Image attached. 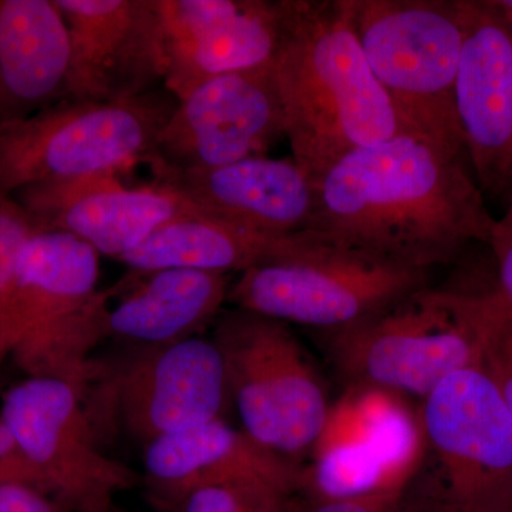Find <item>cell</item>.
I'll return each instance as SVG.
<instances>
[{
	"mask_svg": "<svg viewBox=\"0 0 512 512\" xmlns=\"http://www.w3.org/2000/svg\"><path fill=\"white\" fill-rule=\"evenodd\" d=\"M379 387L349 384L330 406L303 463L299 497L390 503L407 497L426 454L420 406Z\"/></svg>",
	"mask_w": 512,
	"mask_h": 512,
	"instance_id": "30bf717a",
	"label": "cell"
},
{
	"mask_svg": "<svg viewBox=\"0 0 512 512\" xmlns=\"http://www.w3.org/2000/svg\"><path fill=\"white\" fill-rule=\"evenodd\" d=\"M178 99L165 87L120 101L64 99L29 119L0 126V192L120 175L153 163Z\"/></svg>",
	"mask_w": 512,
	"mask_h": 512,
	"instance_id": "277c9868",
	"label": "cell"
},
{
	"mask_svg": "<svg viewBox=\"0 0 512 512\" xmlns=\"http://www.w3.org/2000/svg\"><path fill=\"white\" fill-rule=\"evenodd\" d=\"M3 421L36 490L70 512H109L114 498L143 485L133 468L101 451L83 400L66 383L28 377L2 397Z\"/></svg>",
	"mask_w": 512,
	"mask_h": 512,
	"instance_id": "8fae6325",
	"label": "cell"
},
{
	"mask_svg": "<svg viewBox=\"0 0 512 512\" xmlns=\"http://www.w3.org/2000/svg\"><path fill=\"white\" fill-rule=\"evenodd\" d=\"M99 276L100 255L86 242L57 231L33 235L0 298V366L23 336L92 298Z\"/></svg>",
	"mask_w": 512,
	"mask_h": 512,
	"instance_id": "d6986e66",
	"label": "cell"
},
{
	"mask_svg": "<svg viewBox=\"0 0 512 512\" xmlns=\"http://www.w3.org/2000/svg\"><path fill=\"white\" fill-rule=\"evenodd\" d=\"M312 183L306 232L400 264L431 271L493 231L466 150L426 134L350 151Z\"/></svg>",
	"mask_w": 512,
	"mask_h": 512,
	"instance_id": "6da1fadb",
	"label": "cell"
},
{
	"mask_svg": "<svg viewBox=\"0 0 512 512\" xmlns=\"http://www.w3.org/2000/svg\"><path fill=\"white\" fill-rule=\"evenodd\" d=\"M35 218L12 195L0 192V298L8 288L20 252L37 232Z\"/></svg>",
	"mask_w": 512,
	"mask_h": 512,
	"instance_id": "484cf974",
	"label": "cell"
},
{
	"mask_svg": "<svg viewBox=\"0 0 512 512\" xmlns=\"http://www.w3.org/2000/svg\"><path fill=\"white\" fill-rule=\"evenodd\" d=\"M0 483H19L35 487L25 458L19 453L8 427L0 420Z\"/></svg>",
	"mask_w": 512,
	"mask_h": 512,
	"instance_id": "f546056e",
	"label": "cell"
},
{
	"mask_svg": "<svg viewBox=\"0 0 512 512\" xmlns=\"http://www.w3.org/2000/svg\"><path fill=\"white\" fill-rule=\"evenodd\" d=\"M493 249L497 264L495 291L512 308V194L508 197L507 210L500 220H495L488 244Z\"/></svg>",
	"mask_w": 512,
	"mask_h": 512,
	"instance_id": "4316f807",
	"label": "cell"
},
{
	"mask_svg": "<svg viewBox=\"0 0 512 512\" xmlns=\"http://www.w3.org/2000/svg\"><path fill=\"white\" fill-rule=\"evenodd\" d=\"M463 49L456 113L478 187L512 194V29L493 2L460 0Z\"/></svg>",
	"mask_w": 512,
	"mask_h": 512,
	"instance_id": "5bb4252c",
	"label": "cell"
},
{
	"mask_svg": "<svg viewBox=\"0 0 512 512\" xmlns=\"http://www.w3.org/2000/svg\"><path fill=\"white\" fill-rule=\"evenodd\" d=\"M70 37L55 0H0V126L67 99Z\"/></svg>",
	"mask_w": 512,
	"mask_h": 512,
	"instance_id": "ffe728a7",
	"label": "cell"
},
{
	"mask_svg": "<svg viewBox=\"0 0 512 512\" xmlns=\"http://www.w3.org/2000/svg\"><path fill=\"white\" fill-rule=\"evenodd\" d=\"M298 495L261 484L197 488L163 512H298Z\"/></svg>",
	"mask_w": 512,
	"mask_h": 512,
	"instance_id": "cb8c5ba5",
	"label": "cell"
},
{
	"mask_svg": "<svg viewBox=\"0 0 512 512\" xmlns=\"http://www.w3.org/2000/svg\"><path fill=\"white\" fill-rule=\"evenodd\" d=\"M367 63L400 130L464 147L456 113L460 0H348Z\"/></svg>",
	"mask_w": 512,
	"mask_h": 512,
	"instance_id": "8992f818",
	"label": "cell"
},
{
	"mask_svg": "<svg viewBox=\"0 0 512 512\" xmlns=\"http://www.w3.org/2000/svg\"><path fill=\"white\" fill-rule=\"evenodd\" d=\"M481 367L512 417V308L495 288L485 292Z\"/></svg>",
	"mask_w": 512,
	"mask_h": 512,
	"instance_id": "d4e9b609",
	"label": "cell"
},
{
	"mask_svg": "<svg viewBox=\"0 0 512 512\" xmlns=\"http://www.w3.org/2000/svg\"><path fill=\"white\" fill-rule=\"evenodd\" d=\"M12 197L43 231L72 235L116 261L161 225L197 212L163 185L127 187L117 174L30 185Z\"/></svg>",
	"mask_w": 512,
	"mask_h": 512,
	"instance_id": "2e32d148",
	"label": "cell"
},
{
	"mask_svg": "<svg viewBox=\"0 0 512 512\" xmlns=\"http://www.w3.org/2000/svg\"><path fill=\"white\" fill-rule=\"evenodd\" d=\"M212 328L242 430L303 464L332 402L301 340L288 323L237 308L224 309Z\"/></svg>",
	"mask_w": 512,
	"mask_h": 512,
	"instance_id": "ba28073f",
	"label": "cell"
},
{
	"mask_svg": "<svg viewBox=\"0 0 512 512\" xmlns=\"http://www.w3.org/2000/svg\"><path fill=\"white\" fill-rule=\"evenodd\" d=\"M494 8L512 29V0H494Z\"/></svg>",
	"mask_w": 512,
	"mask_h": 512,
	"instance_id": "4dcf8cb0",
	"label": "cell"
},
{
	"mask_svg": "<svg viewBox=\"0 0 512 512\" xmlns=\"http://www.w3.org/2000/svg\"><path fill=\"white\" fill-rule=\"evenodd\" d=\"M286 137L274 66L222 74L178 100L150 168L195 170L266 156Z\"/></svg>",
	"mask_w": 512,
	"mask_h": 512,
	"instance_id": "7c38bea8",
	"label": "cell"
},
{
	"mask_svg": "<svg viewBox=\"0 0 512 512\" xmlns=\"http://www.w3.org/2000/svg\"><path fill=\"white\" fill-rule=\"evenodd\" d=\"M136 276L140 282L114 308L110 306L107 335L141 346L192 338L214 325L232 284L231 275L185 268Z\"/></svg>",
	"mask_w": 512,
	"mask_h": 512,
	"instance_id": "44dd1931",
	"label": "cell"
},
{
	"mask_svg": "<svg viewBox=\"0 0 512 512\" xmlns=\"http://www.w3.org/2000/svg\"><path fill=\"white\" fill-rule=\"evenodd\" d=\"M0 512H70L29 485L0 483Z\"/></svg>",
	"mask_w": 512,
	"mask_h": 512,
	"instance_id": "83f0119b",
	"label": "cell"
},
{
	"mask_svg": "<svg viewBox=\"0 0 512 512\" xmlns=\"http://www.w3.org/2000/svg\"><path fill=\"white\" fill-rule=\"evenodd\" d=\"M131 348L97 359L83 400L100 444L124 434L146 447L167 434L224 419L231 397L214 340L192 336Z\"/></svg>",
	"mask_w": 512,
	"mask_h": 512,
	"instance_id": "9c48e42d",
	"label": "cell"
},
{
	"mask_svg": "<svg viewBox=\"0 0 512 512\" xmlns=\"http://www.w3.org/2000/svg\"><path fill=\"white\" fill-rule=\"evenodd\" d=\"M429 285V269L340 247L305 231L289 235L274 261L241 272L228 303L323 332L346 328Z\"/></svg>",
	"mask_w": 512,
	"mask_h": 512,
	"instance_id": "5b68a950",
	"label": "cell"
},
{
	"mask_svg": "<svg viewBox=\"0 0 512 512\" xmlns=\"http://www.w3.org/2000/svg\"><path fill=\"white\" fill-rule=\"evenodd\" d=\"M114 289L97 291L82 305L33 329L16 343L13 363L28 377L66 383L84 400L96 376L93 352L107 335Z\"/></svg>",
	"mask_w": 512,
	"mask_h": 512,
	"instance_id": "603a6c76",
	"label": "cell"
},
{
	"mask_svg": "<svg viewBox=\"0 0 512 512\" xmlns=\"http://www.w3.org/2000/svg\"><path fill=\"white\" fill-rule=\"evenodd\" d=\"M299 498L298 512H430L412 498L390 503H356V501H309Z\"/></svg>",
	"mask_w": 512,
	"mask_h": 512,
	"instance_id": "f1b7e54d",
	"label": "cell"
},
{
	"mask_svg": "<svg viewBox=\"0 0 512 512\" xmlns=\"http://www.w3.org/2000/svg\"><path fill=\"white\" fill-rule=\"evenodd\" d=\"M420 416L426 454L407 497L430 512H512V417L483 367L446 377Z\"/></svg>",
	"mask_w": 512,
	"mask_h": 512,
	"instance_id": "52a82bcc",
	"label": "cell"
},
{
	"mask_svg": "<svg viewBox=\"0 0 512 512\" xmlns=\"http://www.w3.org/2000/svg\"><path fill=\"white\" fill-rule=\"evenodd\" d=\"M288 237L259 234L194 212L161 225L119 261L136 274L168 268L241 274L274 261Z\"/></svg>",
	"mask_w": 512,
	"mask_h": 512,
	"instance_id": "7402d4cb",
	"label": "cell"
},
{
	"mask_svg": "<svg viewBox=\"0 0 512 512\" xmlns=\"http://www.w3.org/2000/svg\"><path fill=\"white\" fill-rule=\"evenodd\" d=\"M151 171L154 183L212 220L266 235L298 234L311 227L315 190L292 157H251L214 168Z\"/></svg>",
	"mask_w": 512,
	"mask_h": 512,
	"instance_id": "ac0fdd59",
	"label": "cell"
},
{
	"mask_svg": "<svg viewBox=\"0 0 512 512\" xmlns=\"http://www.w3.org/2000/svg\"><path fill=\"white\" fill-rule=\"evenodd\" d=\"M167 52L165 89L183 99L198 84L274 63L284 0H158Z\"/></svg>",
	"mask_w": 512,
	"mask_h": 512,
	"instance_id": "9a60e30c",
	"label": "cell"
},
{
	"mask_svg": "<svg viewBox=\"0 0 512 512\" xmlns=\"http://www.w3.org/2000/svg\"><path fill=\"white\" fill-rule=\"evenodd\" d=\"M292 158L312 181L357 148L399 133L350 19L348 0H284L274 63Z\"/></svg>",
	"mask_w": 512,
	"mask_h": 512,
	"instance_id": "7a4b0ae2",
	"label": "cell"
},
{
	"mask_svg": "<svg viewBox=\"0 0 512 512\" xmlns=\"http://www.w3.org/2000/svg\"><path fill=\"white\" fill-rule=\"evenodd\" d=\"M484 298L429 285L346 328L316 333L348 386L421 403L446 377L483 363Z\"/></svg>",
	"mask_w": 512,
	"mask_h": 512,
	"instance_id": "3957f363",
	"label": "cell"
},
{
	"mask_svg": "<svg viewBox=\"0 0 512 512\" xmlns=\"http://www.w3.org/2000/svg\"><path fill=\"white\" fill-rule=\"evenodd\" d=\"M302 471L303 464L217 419L148 443L141 477L148 503L163 512L185 494L211 485L261 484L299 495Z\"/></svg>",
	"mask_w": 512,
	"mask_h": 512,
	"instance_id": "e0dca14e",
	"label": "cell"
},
{
	"mask_svg": "<svg viewBox=\"0 0 512 512\" xmlns=\"http://www.w3.org/2000/svg\"><path fill=\"white\" fill-rule=\"evenodd\" d=\"M70 37L67 99L120 101L164 87L158 0H55Z\"/></svg>",
	"mask_w": 512,
	"mask_h": 512,
	"instance_id": "4fadbf2b",
	"label": "cell"
},
{
	"mask_svg": "<svg viewBox=\"0 0 512 512\" xmlns=\"http://www.w3.org/2000/svg\"><path fill=\"white\" fill-rule=\"evenodd\" d=\"M109 512H128V511L120 510V508L114 507L113 510H110Z\"/></svg>",
	"mask_w": 512,
	"mask_h": 512,
	"instance_id": "1f68e13d",
	"label": "cell"
}]
</instances>
